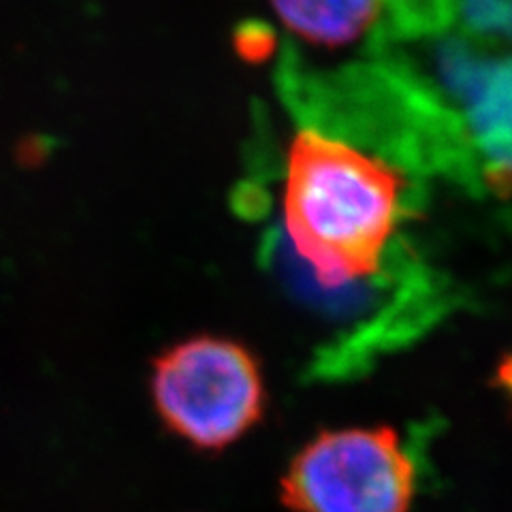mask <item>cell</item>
<instances>
[{
  "mask_svg": "<svg viewBox=\"0 0 512 512\" xmlns=\"http://www.w3.org/2000/svg\"><path fill=\"white\" fill-rule=\"evenodd\" d=\"M382 73L431 158L512 197V0H387Z\"/></svg>",
  "mask_w": 512,
  "mask_h": 512,
  "instance_id": "6da1fadb",
  "label": "cell"
},
{
  "mask_svg": "<svg viewBox=\"0 0 512 512\" xmlns=\"http://www.w3.org/2000/svg\"><path fill=\"white\" fill-rule=\"evenodd\" d=\"M408 182L378 154L316 124L286 154L282 222L316 280L338 288L374 276L404 214Z\"/></svg>",
  "mask_w": 512,
  "mask_h": 512,
  "instance_id": "7a4b0ae2",
  "label": "cell"
},
{
  "mask_svg": "<svg viewBox=\"0 0 512 512\" xmlns=\"http://www.w3.org/2000/svg\"><path fill=\"white\" fill-rule=\"evenodd\" d=\"M280 22L312 45L335 47L376 32L387 0H269Z\"/></svg>",
  "mask_w": 512,
  "mask_h": 512,
  "instance_id": "5b68a950",
  "label": "cell"
},
{
  "mask_svg": "<svg viewBox=\"0 0 512 512\" xmlns=\"http://www.w3.org/2000/svg\"><path fill=\"white\" fill-rule=\"evenodd\" d=\"M150 395L171 434L205 453L242 440L267 408L259 359L244 344L210 333L158 352Z\"/></svg>",
  "mask_w": 512,
  "mask_h": 512,
  "instance_id": "3957f363",
  "label": "cell"
},
{
  "mask_svg": "<svg viewBox=\"0 0 512 512\" xmlns=\"http://www.w3.org/2000/svg\"><path fill=\"white\" fill-rule=\"evenodd\" d=\"M414 463L393 429L323 431L288 463L280 498L293 512H408Z\"/></svg>",
  "mask_w": 512,
  "mask_h": 512,
  "instance_id": "277c9868",
  "label": "cell"
}]
</instances>
